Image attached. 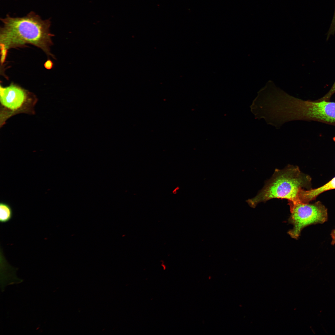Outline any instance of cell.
<instances>
[{"instance_id":"obj_1","label":"cell","mask_w":335,"mask_h":335,"mask_svg":"<svg viewBox=\"0 0 335 335\" xmlns=\"http://www.w3.org/2000/svg\"><path fill=\"white\" fill-rule=\"evenodd\" d=\"M3 26L0 31L1 63L5 61L8 50L30 44L38 47L48 55L52 56L50 47L53 36L50 31L49 20H42L31 12L23 17L9 15L1 19Z\"/></svg>"},{"instance_id":"obj_2","label":"cell","mask_w":335,"mask_h":335,"mask_svg":"<svg viewBox=\"0 0 335 335\" xmlns=\"http://www.w3.org/2000/svg\"><path fill=\"white\" fill-rule=\"evenodd\" d=\"M311 181L310 176L302 172L297 166L289 165L283 169H276L257 195L247 202L252 208L274 198L287 199L288 203H299L300 191L308 188Z\"/></svg>"},{"instance_id":"obj_3","label":"cell","mask_w":335,"mask_h":335,"mask_svg":"<svg viewBox=\"0 0 335 335\" xmlns=\"http://www.w3.org/2000/svg\"><path fill=\"white\" fill-rule=\"evenodd\" d=\"M1 127L9 118L21 113H35L34 107L38 99L35 96L17 85L11 84L0 89Z\"/></svg>"},{"instance_id":"obj_4","label":"cell","mask_w":335,"mask_h":335,"mask_svg":"<svg viewBox=\"0 0 335 335\" xmlns=\"http://www.w3.org/2000/svg\"><path fill=\"white\" fill-rule=\"evenodd\" d=\"M288 204L291 213L289 221L293 226L288 234L293 238H297L305 227L312 224L322 223L327 220V209L319 201L313 204L299 203Z\"/></svg>"},{"instance_id":"obj_5","label":"cell","mask_w":335,"mask_h":335,"mask_svg":"<svg viewBox=\"0 0 335 335\" xmlns=\"http://www.w3.org/2000/svg\"><path fill=\"white\" fill-rule=\"evenodd\" d=\"M299 121H314L335 126V102L301 99Z\"/></svg>"},{"instance_id":"obj_6","label":"cell","mask_w":335,"mask_h":335,"mask_svg":"<svg viewBox=\"0 0 335 335\" xmlns=\"http://www.w3.org/2000/svg\"><path fill=\"white\" fill-rule=\"evenodd\" d=\"M335 189V176L324 185L314 189L307 190L302 189L300 191L299 199L300 203H308L315 199L321 193Z\"/></svg>"},{"instance_id":"obj_7","label":"cell","mask_w":335,"mask_h":335,"mask_svg":"<svg viewBox=\"0 0 335 335\" xmlns=\"http://www.w3.org/2000/svg\"><path fill=\"white\" fill-rule=\"evenodd\" d=\"M13 216V212L10 205L5 202L0 203V222L6 223L10 221Z\"/></svg>"},{"instance_id":"obj_8","label":"cell","mask_w":335,"mask_h":335,"mask_svg":"<svg viewBox=\"0 0 335 335\" xmlns=\"http://www.w3.org/2000/svg\"><path fill=\"white\" fill-rule=\"evenodd\" d=\"M335 93V81L329 91L323 97L318 100H324L329 101L332 96Z\"/></svg>"},{"instance_id":"obj_9","label":"cell","mask_w":335,"mask_h":335,"mask_svg":"<svg viewBox=\"0 0 335 335\" xmlns=\"http://www.w3.org/2000/svg\"><path fill=\"white\" fill-rule=\"evenodd\" d=\"M53 65L52 62L50 60H47L44 65L45 67L48 69H51Z\"/></svg>"},{"instance_id":"obj_10","label":"cell","mask_w":335,"mask_h":335,"mask_svg":"<svg viewBox=\"0 0 335 335\" xmlns=\"http://www.w3.org/2000/svg\"><path fill=\"white\" fill-rule=\"evenodd\" d=\"M332 243L333 244H335V230L332 233Z\"/></svg>"},{"instance_id":"obj_11","label":"cell","mask_w":335,"mask_h":335,"mask_svg":"<svg viewBox=\"0 0 335 335\" xmlns=\"http://www.w3.org/2000/svg\"><path fill=\"white\" fill-rule=\"evenodd\" d=\"M333 140L335 142V137H334L333 138Z\"/></svg>"},{"instance_id":"obj_12","label":"cell","mask_w":335,"mask_h":335,"mask_svg":"<svg viewBox=\"0 0 335 335\" xmlns=\"http://www.w3.org/2000/svg\"></svg>"}]
</instances>
